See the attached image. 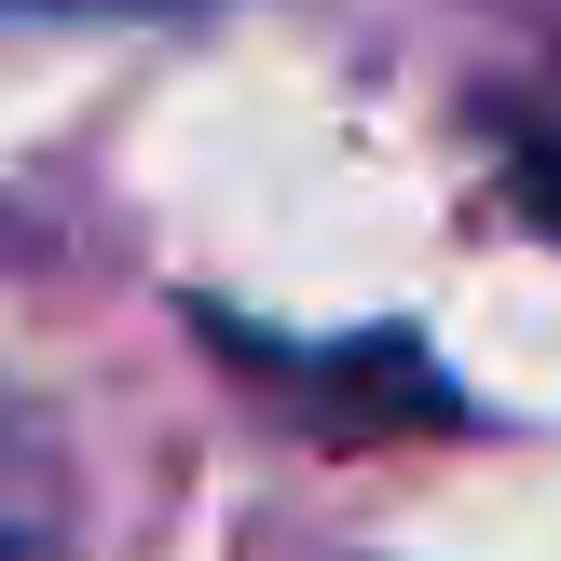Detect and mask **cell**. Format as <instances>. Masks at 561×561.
I'll return each mask as SVG.
<instances>
[{"mask_svg":"<svg viewBox=\"0 0 561 561\" xmlns=\"http://www.w3.org/2000/svg\"><path fill=\"white\" fill-rule=\"evenodd\" d=\"M192 329H206L247 383H274L288 411H343V398H370V425H480V411H466V383L438 370L411 329H356V343H274V329H247L233 301H192Z\"/></svg>","mask_w":561,"mask_h":561,"instance_id":"obj_1","label":"cell"},{"mask_svg":"<svg viewBox=\"0 0 561 561\" xmlns=\"http://www.w3.org/2000/svg\"><path fill=\"white\" fill-rule=\"evenodd\" d=\"M69 535V466H55V425L0 383V561H55Z\"/></svg>","mask_w":561,"mask_h":561,"instance_id":"obj_2","label":"cell"},{"mask_svg":"<svg viewBox=\"0 0 561 561\" xmlns=\"http://www.w3.org/2000/svg\"><path fill=\"white\" fill-rule=\"evenodd\" d=\"M507 192H520V219L561 233V124H507Z\"/></svg>","mask_w":561,"mask_h":561,"instance_id":"obj_3","label":"cell"}]
</instances>
